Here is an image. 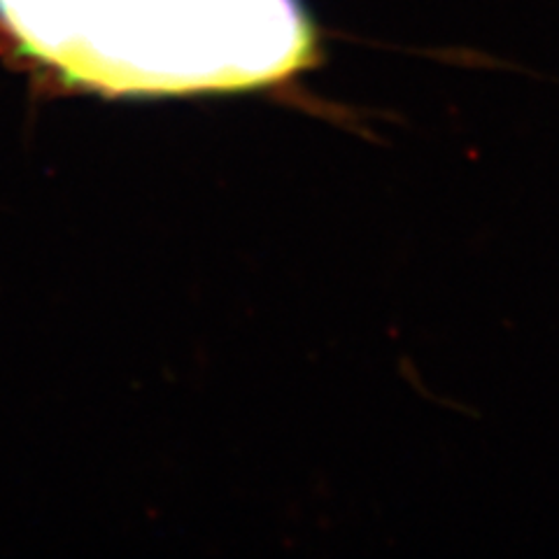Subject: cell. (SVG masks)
Masks as SVG:
<instances>
[{
    "mask_svg": "<svg viewBox=\"0 0 559 559\" xmlns=\"http://www.w3.org/2000/svg\"><path fill=\"white\" fill-rule=\"evenodd\" d=\"M0 38L112 96L261 90L320 57L301 0H0Z\"/></svg>",
    "mask_w": 559,
    "mask_h": 559,
    "instance_id": "cell-1",
    "label": "cell"
}]
</instances>
